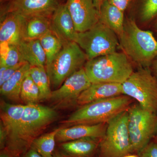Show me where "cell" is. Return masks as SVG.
<instances>
[{
    "instance_id": "cell-1",
    "label": "cell",
    "mask_w": 157,
    "mask_h": 157,
    "mask_svg": "<svg viewBox=\"0 0 157 157\" xmlns=\"http://www.w3.org/2000/svg\"><path fill=\"white\" fill-rule=\"evenodd\" d=\"M58 116L50 107L38 104H25L16 140L11 149L6 151L14 157H20Z\"/></svg>"
},
{
    "instance_id": "cell-2",
    "label": "cell",
    "mask_w": 157,
    "mask_h": 157,
    "mask_svg": "<svg viewBox=\"0 0 157 157\" xmlns=\"http://www.w3.org/2000/svg\"><path fill=\"white\" fill-rule=\"evenodd\" d=\"M132 103V98L125 95L94 101L81 106L62 123L63 128L107 123L128 109Z\"/></svg>"
},
{
    "instance_id": "cell-3",
    "label": "cell",
    "mask_w": 157,
    "mask_h": 157,
    "mask_svg": "<svg viewBox=\"0 0 157 157\" xmlns=\"http://www.w3.org/2000/svg\"><path fill=\"white\" fill-rule=\"evenodd\" d=\"M119 43L127 56L144 68L157 57V41L152 33L141 30L132 19L124 22Z\"/></svg>"
},
{
    "instance_id": "cell-4",
    "label": "cell",
    "mask_w": 157,
    "mask_h": 157,
    "mask_svg": "<svg viewBox=\"0 0 157 157\" xmlns=\"http://www.w3.org/2000/svg\"><path fill=\"white\" fill-rule=\"evenodd\" d=\"M83 67L91 83L122 84L134 72L126 55L117 52L88 60Z\"/></svg>"
},
{
    "instance_id": "cell-5",
    "label": "cell",
    "mask_w": 157,
    "mask_h": 157,
    "mask_svg": "<svg viewBox=\"0 0 157 157\" xmlns=\"http://www.w3.org/2000/svg\"><path fill=\"white\" fill-rule=\"evenodd\" d=\"M128 109L107 123L105 135L99 144L98 157H123L133 153L128 129Z\"/></svg>"
},
{
    "instance_id": "cell-6",
    "label": "cell",
    "mask_w": 157,
    "mask_h": 157,
    "mask_svg": "<svg viewBox=\"0 0 157 157\" xmlns=\"http://www.w3.org/2000/svg\"><path fill=\"white\" fill-rule=\"evenodd\" d=\"M122 91L144 109L157 113V79L147 68L133 72L122 83Z\"/></svg>"
},
{
    "instance_id": "cell-7",
    "label": "cell",
    "mask_w": 157,
    "mask_h": 157,
    "mask_svg": "<svg viewBox=\"0 0 157 157\" xmlns=\"http://www.w3.org/2000/svg\"><path fill=\"white\" fill-rule=\"evenodd\" d=\"M128 112L132 153L138 154L156 135L157 113L144 109L138 104L130 106Z\"/></svg>"
},
{
    "instance_id": "cell-8",
    "label": "cell",
    "mask_w": 157,
    "mask_h": 157,
    "mask_svg": "<svg viewBox=\"0 0 157 157\" xmlns=\"http://www.w3.org/2000/svg\"><path fill=\"white\" fill-rule=\"evenodd\" d=\"M87 61L86 55L76 42H66L51 64L45 68L51 85L59 88L68 77L83 67Z\"/></svg>"
},
{
    "instance_id": "cell-9",
    "label": "cell",
    "mask_w": 157,
    "mask_h": 157,
    "mask_svg": "<svg viewBox=\"0 0 157 157\" xmlns=\"http://www.w3.org/2000/svg\"><path fill=\"white\" fill-rule=\"evenodd\" d=\"M75 42L84 51L87 60L115 52L120 45L117 35L99 21L87 31L78 33Z\"/></svg>"
},
{
    "instance_id": "cell-10",
    "label": "cell",
    "mask_w": 157,
    "mask_h": 157,
    "mask_svg": "<svg viewBox=\"0 0 157 157\" xmlns=\"http://www.w3.org/2000/svg\"><path fill=\"white\" fill-rule=\"evenodd\" d=\"M91 84L83 67L52 91L49 100L57 109L68 108L77 104L78 97Z\"/></svg>"
},
{
    "instance_id": "cell-11",
    "label": "cell",
    "mask_w": 157,
    "mask_h": 157,
    "mask_svg": "<svg viewBox=\"0 0 157 157\" xmlns=\"http://www.w3.org/2000/svg\"><path fill=\"white\" fill-rule=\"evenodd\" d=\"M59 5L58 0H9L1 10V16L14 13L25 18L50 17Z\"/></svg>"
},
{
    "instance_id": "cell-12",
    "label": "cell",
    "mask_w": 157,
    "mask_h": 157,
    "mask_svg": "<svg viewBox=\"0 0 157 157\" xmlns=\"http://www.w3.org/2000/svg\"><path fill=\"white\" fill-rule=\"evenodd\" d=\"M66 5L78 33L87 31L99 22V11L94 0H67Z\"/></svg>"
},
{
    "instance_id": "cell-13",
    "label": "cell",
    "mask_w": 157,
    "mask_h": 157,
    "mask_svg": "<svg viewBox=\"0 0 157 157\" xmlns=\"http://www.w3.org/2000/svg\"><path fill=\"white\" fill-rule=\"evenodd\" d=\"M25 105L11 104L5 101L1 102V123L7 135L6 146L3 149L9 151L17 138Z\"/></svg>"
},
{
    "instance_id": "cell-14",
    "label": "cell",
    "mask_w": 157,
    "mask_h": 157,
    "mask_svg": "<svg viewBox=\"0 0 157 157\" xmlns=\"http://www.w3.org/2000/svg\"><path fill=\"white\" fill-rule=\"evenodd\" d=\"M107 123L79 124L59 128L56 139L59 143L84 138L101 139L106 132Z\"/></svg>"
},
{
    "instance_id": "cell-15",
    "label": "cell",
    "mask_w": 157,
    "mask_h": 157,
    "mask_svg": "<svg viewBox=\"0 0 157 157\" xmlns=\"http://www.w3.org/2000/svg\"><path fill=\"white\" fill-rule=\"evenodd\" d=\"M25 17L17 14L9 13L1 16L0 42L17 45L24 38Z\"/></svg>"
},
{
    "instance_id": "cell-16",
    "label": "cell",
    "mask_w": 157,
    "mask_h": 157,
    "mask_svg": "<svg viewBox=\"0 0 157 157\" xmlns=\"http://www.w3.org/2000/svg\"><path fill=\"white\" fill-rule=\"evenodd\" d=\"M51 29L54 31L65 43L76 41V32L73 18L66 4L60 5L51 17Z\"/></svg>"
},
{
    "instance_id": "cell-17",
    "label": "cell",
    "mask_w": 157,
    "mask_h": 157,
    "mask_svg": "<svg viewBox=\"0 0 157 157\" xmlns=\"http://www.w3.org/2000/svg\"><path fill=\"white\" fill-rule=\"evenodd\" d=\"M121 95H123L121 83L115 82L92 83L78 97L77 104L82 106L94 101Z\"/></svg>"
},
{
    "instance_id": "cell-18",
    "label": "cell",
    "mask_w": 157,
    "mask_h": 157,
    "mask_svg": "<svg viewBox=\"0 0 157 157\" xmlns=\"http://www.w3.org/2000/svg\"><path fill=\"white\" fill-rule=\"evenodd\" d=\"M101 139L84 138L59 144L63 157H95Z\"/></svg>"
},
{
    "instance_id": "cell-19",
    "label": "cell",
    "mask_w": 157,
    "mask_h": 157,
    "mask_svg": "<svg viewBox=\"0 0 157 157\" xmlns=\"http://www.w3.org/2000/svg\"><path fill=\"white\" fill-rule=\"evenodd\" d=\"M99 21L113 31L119 37L123 32L124 12L110 4L108 0H105L101 5Z\"/></svg>"
},
{
    "instance_id": "cell-20",
    "label": "cell",
    "mask_w": 157,
    "mask_h": 157,
    "mask_svg": "<svg viewBox=\"0 0 157 157\" xmlns=\"http://www.w3.org/2000/svg\"><path fill=\"white\" fill-rule=\"evenodd\" d=\"M17 46L23 60L31 67H45L46 56L39 39H24Z\"/></svg>"
},
{
    "instance_id": "cell-21",
    "label": "cell",
    "mask_w": 157,
    "mask_h": 157,
    "mask_svg": "<svg viewBox=\"0 0 157 157\" xmlns=\"http://www.w3.org/2000/svg\"><path fill=\"white\" fill-rule=\"evenodd\" d=\"M31 67L30 65L25 62L9 80L0 86L1 95L11 101L20 102L23 82L29 74Z\"/></svg>"
},
{
    "instance_id": "cell-22",
    "label": "cell",
    "mask_w": 157,
    "mask_h": 157,
    "mask_svg": "<svg viewBox=\"0 0 157 157\" xmlns=\"http://www.w3.org/2000/svg\"><path fill=\"white\" fill-rule=\"evenodd\" d=\"M50 30V17L35 16L25 18L24 28V38L25 40L39 39Z\"/></svg>"
},
{
    "instance_id": "cell-23",
    "label": "cell",
    "mask_w": 157,
    "mask_h": 157,
    "mask_svg": "<svg viewBox=\"0 0 157 157\" xmlns=\"http://www.w3.org/2000/svg\"><path fill=\"white\" fill-rule=\"evenodd\" d=\"M39 39L46 56V68L51 64L56 57L63 48L64 42L52 29Z\"/></svg>"
},
{
    "instance_id": "cell-24",
    "label": "cell",
    "mask_w": 157,
    "mask_h": 157,
    "mask_svg": "<svg viewBox=\"0 0 157 157\" xmlns=\"http://www.w3.org/2000/svg\"><path fill=\"white\" fill-rule=\"evenodd\" d=\"M29 75L39 88L40 101L49 100L52 91L45 67H31Z\"/></svg>"
},
{
    "instance_id": "cell-25",
    "label": "cell",
    "mask_w": 157,
    "mask_h": 157,
    "mask_svg": "<svg viewBox=\"0 0 157 157\" xmlns=\"http://www.w3.org/2000/svg\"><path fill=\"white\" fill-rule=\"evenodd\" d=\"M59 129L37 137L32 143L31 148L35 150L42 157H53L56 142V137Z\"/></svg>"
},
{
    "instance_id": "cell-26",
    "label": "cell",
    "mask_w": 157,
    "mask_h": 157,
    "mask_svg": "<svg viewBox=\"0 0 157 157\" xmlns=\"http://www.w3.org/2000/svg\"><path fill=\"white\" fill-rule=\"evenodd\" d=\"M24 62L17 45L0 42V66L14 67Z\"/></svg>"
},
{
    "instance_id": "cell-27",
    "label": "cell",
    "mask_w": 157,
    "mask_h": 157,
    "mask_svg": "<svg viewBox=\"0 0 157 157\" xmlns=\"http://www.w3.org/2000/svg\"><path fill=\"white\" fill-rule=\"evenodd\" d=\"M21 101L25 104H36L40 101V92L29 73L23 82L20 93Z\"/></svg>"
},
{
    "instance_id": "cell-28",
    "label": "cell",
    "mask_w": 157,
    "mask_h": 157,
    "mask_svg": "<svg viewBox=\"0 0 157 157\" xmlns=\"http://www.w3.org/2000/svg\"><path fill=\"white\" fill-rule=\"evenodd\" d=\"M157 14V0H143L140 16L143 21H147Z\"/></svg>"
},
{
    "instance_id": "cell-29",
    "label": "cell",
    "mask_w": 157,
    "mask_h": 157,
    "mask_svg": "<svg viewBox=\"0 0 157 157\" xmlns=\"http://www.w3.org/2000/svg\"><path fill=\"white\" fill-rule=\"evenodd\" d=\"M25 62H23L14 67H6L0 66V86L9 80Z\"/></svg>"
},
{
    "instance_id": "cell-30",
    "label": "cell",
    "mask_w": 157,
    "mask_h": 157,
    "mask_svg": "<svg viewBox=\"0 0 157 157\" xmlns=\"http://www.w3.org/2000/svg\"><path fill=\"white\" fill-rule=\"evenodd\" d=\"M138 157H157V139L151 140L138 154Z\"/></svg>"
},
{
    "instance_id": "cell-31",
    "label": "cell",
    "mask_w": 157,
    "mask_h": 157,
    "mask_svg": "<svg viewBox=\"0 0 157 157\" xmlns=\"http://www.w3.org/2000/svg\"><path fill=\"white\" fill-rule=\"evenodd\" d=\"M108 1L110 4L124 12L128 7L130 0H108Z\"/></svg>"
},
{
    "instance_id": "cell-32",
    "label": "cell",
    "mask_w": 157,
    "mask_h": 157,
    "mask_svg": "<svg viewBox=\"0 0 157 157\" xmlns=\"http://www.w3.org/2000/svg\"><path fill=\"white\" fill-rule=\"evenodd\" d=\"M7 135L6 130L2 124L0 123V149L2 150L6 146Z\"/></svg>"
},
{
    "instance_id": "cell-33",
    "label": "cell",
    "mask_w": 157,
    "mask_h": 157,
    "mask_svg": "<svg viewBox=\"0 0 157 157\" xmlns=\"http://www.w3.org/2000/svg\"><path fill=\"white\" fill-rule=\"evenodd\" d=\"M20 157H42L33 149L30 148L24 154L21 156Z\"/></svg>"
},
{
    "instance_id": "cell-34",
    "label": "cell",
    "mask_w": 157,
    "mask_h": 157,
    "mask_svg": "<svg viewBox=\"0 0 157 157\" xmlns=\"http://www.w3.org/2000/svg\"><path fill=\"white\" fill-rule=\"evenodd\" d=\"M0 157H15L4 149L1 150Z\"/></svg>"
},
{
    "instance_id": "cell-35",
    "label": "cell",
    "mask_w": 157,
    "mask_h": 157,
    "mask_svg": "<svg viewBox=\"0 0 157 157\" xmlns=\"http://www.w3.org/2000/svg\"><path fill=\"white\" fill-rule=\"evenodd\" d=\"M105 0H94V4L97 9L99 11L102 3Z\"/></svg>"
},
{
    "instance_id": "cell-36",
    "label": "cell",
    "mask_w": 157,
    "mask_h": 157,
    "mask_svg": "<svg viewBox=\"0 0 157 157\" xmlns=\"http://www.w3.org/2000/svg\"><path fill=\"white\" fill-rule=\"evenodd\" d=\"M154 70L155 73L156 75L157 76V57L156 58V59L155 60L154 63Z\"/></svg>"
},
{
    "instance_id": "cell-37",
    "label": "cell",
    "mask_w": 157,
    "mask_h": 157,
    "mask_svg": "<svg viewBox=\"0 0 157 157\" xmlns=\"http://www.w3.org/2000/svg\"><path fill=\"white\" fill-rule=\"evenodd\" d=\"M53 157H63V156L61 155V154L59 152V151H56L55 152Z\"/></svg>"
},
{
    "instance_id": "cell-38",
    "label": "cell",
    "mask_w": 157,
    "mask_h": 157,
    "mask_svg": "<svg viewBox=\"0 0 157 157\" xmlns=\"http://www.w3.org/2000/svg\"><path fill=\"white\" fill-rule=\"evenodd\" d=\"M123 157H138V155L131 154L126 155L124 156Z\"/></svg>"
},
{
    "instance_id": "cell-39",
    "label": "cell",
    "mask_w": 157,
    "mask_h": 157,
    "mask_svg": "<svg viewBox=\"0 0 157 157\" xmlns=\"http://www.w3.org/2000/svg\"><path fill=\"white\" fill-rule=\"evenodd\" d=\"M156 139H157V133H156Z\"/></svg>"
},
{
    "instance_id": "cell-40",
    "label": "cell",
    "mask_w": 157,
    "mask_h": 157,
    "mask_svg": "<svg viewBox=\"0 0 157 157\" xmlns=\"http://www.w3.org/2000/svg\"></svg>"
},
{
    "instance_id": "cell-41",
    "label": "cell",
    "mask_w": 157,
    "mask_h": 157,
    "mask_svg": "<svg viewBox=\"0 0 157 157\" xmlns=\"http://www.w3.org/2000/svg\"><path fill=\"white\" fill-rule=\"evenodd\" d=\"M1 1H2V0H1Z\"/></svg>"
}]
</instances>
